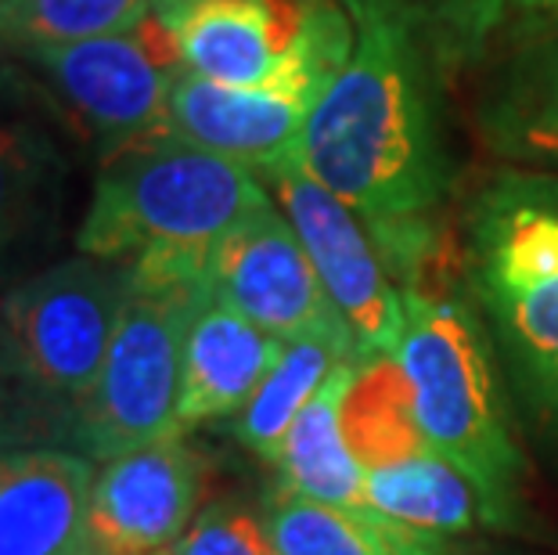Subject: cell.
I'll list each match as a JSON object with an SVG mask.
<instances>
[{"instance_id": "1", "label": "cell", "mask_w": 558, "mask_h": 555, "mask_svg": "<svg viewBox=\"0 0 558 555\" xmlns=\"http://www.w3.org/2000/svg\"><path fill=\"white\" fill-rule=\"evenodd\" d=\"M353 47L317 98L300 167L364 220L397 286L422 281L454 192L444 55L414 0H339Z\"/></svg>"}, {"instance_id": "2", "label": "cell", "mask_w": 558, "mask_h": 555, "mask_svg": "<svg viewBox=\"0 0 558 555\" xmlns=\"http://www.w3.org/2000/svg\"><path fill=\"white\" fill-rule=\"evenodd\" d=\"M267 203V184L242 162L156 130L101 159L76 253L206 270L209 253Z\"/></svg>"}, {"instance_id": "3", "label": "cell", "mask_w": 558, "mask_h": 555, "mask_svg": "<svg viewBox=\"0 0 558 555\" xmlns=\"http://www.w3.org/2000/svg\"><path fill=\"white\" fill-rule=\"evenodd\" d=\"M403 333L393 350L414 415L439 455L461 469L483 502V523L512 527L522 512V458L497 389L490 336L454 292L403 286Z\"/></svg>"}, {"instance_id": "4", "label": "cell", "mask_w": 558, "mask_h": 555, "mask_svg": "<svg viewBox=\"0 0 558 555\" xmlns=\"http://www.w3.org/2000/svg\"><path fill=\"white\" fill-rule=\"evenodd\" d=\"M461 260L522 394L558 422V173H494L465 209Z\"/></svg>"}, {"instance_id": "5", "label": "cell", "mask_w": 558, "mask_h": 555, "mask_svg": "<svg viewBox=\"0 0 558 555\" xmlns=\"http://www.w3.org/2000/svg\"><path fill=\"white\" fill-rule=\"evenodd\" d=\"M126 267V300L109 358L87 405L76 411L83 455L98 466L166 436H184L177 422L184 342L198 303L209 292L202 267L156 260Z\"/></svg>"}, {"instance_id": "6", "label": "cell", "mask_w": 558, "mask_h": 555, "mask_svg": "<svg viewBox=\"0 0 558 555\" xmlns=\"http://www.w3.org/2000/svg\"><path fill=\"white\" fill-rule=\"evenodd\" d=\"M353 47V22L339 0H317L289 62L256 87H223L181 73L162 130L242 162L256 177L300 162V137L317 98Z\"/></svg>"}, {"instance_id": "7", "label": "cell", "mask_w": 558, "mask_h": 555, "mask_svg": "<svg viewBox=\"0 0 558 555\" xmlns=\"http://www.w3.org/2000/svg\"><path fill=\"white\" fill-rule=\"evenodd\" d=\"M126 281V264L76 253L0 292L22 372L40 394L76 411L87 405L109 358Z\"/></svg>"}, {"instance_id": "8", "label": "cell", "mask_w": 558, "mask_h": 555, "mask_svg": "<svg viewBox=\"0 0 558 555\" xmlns=\"http://www.w3.org/2000/svg\"><path fill=\"white\" fill-rule=\"evenodd\" d=\"M22 58H29L44 76L54 105L80 134L98 145L101 159L162 130L173 80L184 73L170 33L156 15L134 29L40 47Z\"/></svg>"}, {"instance_id": "9", "label": "cell", "mask_w": 558, "mask_h": 555, "mask_svg": "<svg viewBox=\"0 0 558 555\" xmlns=\"http://www.w3.org/2000/svg\"><path fill=\"white\" fill-rule=\"evenodd\" d=\"M259 181L300 234L328 300L353 333L357 361L393 353L403 333V292L364 220L300 162L270 170Z\"/></svg>"}, {"instance_id": "10", "label": "cell", "mask_w": 558, "mask_h": 555, "mask_svg": "<svg viewBox=\"0 0 558 555\" xmlns=\"http://www.w3.org/2000/svg\"><path fill=\"white\" fill-rule=\"evenodd\" d=\"M209 292L281 342L328 339L357 358L353 333L328 300L300 234L270 198L248 214L206 264Z\"/></svg>"}, {"instance_id": "11", "label": "cell", "mask_w": 558, "mask_h": 555, "mask_svg": "<svg viewBox=\"0 0 558 555\" xmlns=\"http://www.w3.org/2000/svg\"><path fill=\"white\" fill-rule=\"evenodd\" d=\"M202 458L184 436L101 462L90 494L94 555H173L202 502Z\"/></svg>"}, {"instance_id": "12", "label": "cell", "mask_w": 558, "mask_h": 555, "mask_svg": "<svg viewBox=\"0 0 558 555\" xmlns=\"http://www.w3.org/2000/svg\"><path fill=\"white\" fill-rule=\"evenodd\" d=\"M317 0H156L184 73L223 87H256L289 62Z\"/></svg>"}, {"instance_id": "13", "label": "cell", "mask_w": 558, "mask_h": 555, "mask_svg": "<svg viewBox=\"0 0 558 555\" xmlns=\"http://www.w3.org/2000/svg\"><path fill=\"white\" fill-rule=\"evenodd\" d=\"M94 472L65 447L0 451V555H94Z\"/></svg>"}, {"instance_id": "14", "label": "cell", "mask_w": 558, "mask_h": 555, "mask_svg": "<svg viewBox=\"0 0 558 555\" xmlns=\"http://www.w3.org/2000/svg\"><path fill=\"white\" fill-rule=\"evenodd\" d=\"M15 69H0V278L51 231L65 159Z\"/></svg>"}, {"instance_id": "15", "label": "cell", "mask_w": 558, "mask_h": 555, "mask_svg": "<svg viewBox=\"0 0 558 555\" xmlns=\"http://www.w3.org/2000/svg\"><path fill=\"white\" fill-rule=\"evenodd\" d=\"M284 342L248 322L234 306L206 292L198 303L184 342V375L177 422L187 436L206 422L242 415L256 397L270 369L278 364Z\"/></svg>"}, {"instance_id": "16", "label": "cell", "mask_w": 558, "mask_h": 555, "mask_svg": "<svg viewBox=\"0 0 558 555\" xmlns=\"http://www.w3.org/2000/svg\"><path fill=\"white\" fill-rule=\"evenodd\" d=\"M483 145L522 170L558 173V37L497 58L476 105Z\"/></svg>"}, {"instance_id": "17", "label": "cell", "mask_w": 558, "mask_h": 555, "mask_svg": "<svg viewBox=\"0 0 558 555\" xmlns=\"http://www.w3.org/2000/svg\"><path fill=\"white\" fill-rule=\"evenodd\" d=\"M264 527L278 555H454L444 534L408 527L375 509H347L275 491L264 502Z\"/></svg>"}, {"instance_id": "18", "label": "cell", "mask_w": 558, "mask_h": 555, "mask_svg": "<svg viewBox=\"0 0 558 555\" xmlns=\"http://www.w3.org/2000/svg\"><path fill=\"white\" fill-rule=\"evenodd\" d=\"M353 372L357 361H342L292 422L275 462L278 491L325 505H347V509H372L364 472L342 436V405H347Z\"/></svg>"}, {"instance_id": "19", "label": "cell", "mask_w": 558, "mask_h": 555, "mask_svg": "<svg viewBox=\"0 0 558 555\" xmlns=\"http://www.w3.org/2000/svg\"><path fill=\"white\" fill-rule=\"evenodd\" d=\"M342 436L361 472L403 462L433 447L418 426L411 386L393 353L357 361L347 405H342Z\"/></svg>"}, {"instance_id": "20", "label": "cell", "mask_w": 558, "mask_h": 555, "mask_svg": "<svg viewBox=\"0 0 558 555\" xmlns=\"http://www.w3.org/2000/svg\"><path fill=\"white\" fill-rule=\"evenodd\" d=\"M364 491L375 512L429 530V534L454 538L483 523V502L476 487L436 447L364 472Z\"/></svg>"}, {"instance_id": "21", "label": "cell", "mask_w": 558, "mask_h": 555, "mask_svg": "<svg viewBox=\"0 0 558 555\" xmlns=\"http://www.w3.org/2000/svg\"><path fill=\"white\" fill-rule=\"evenodd\" d=\"M444 62L501 58L558 37V0H414Z\"/></svg>"}, {"instance_id": "22", "label": "cell", "mask_w": 558, "mask_h": 555, "mask_svg": "<svg viewBox=\"0 0 558 555\" xmlns=\"http://www.w3.org/2000/svg\"><path fill=\"white\" fill-rule=\"evenodd\" d=\"M342 361H357V358L350 350H342L339 342L328 339L284 342L278 364L270 369L264 386L256 389V397L242 408L239 422H234V433H239L242 447H248L253 455L275 466L292 422L300 419V411L311 405L314 394L325 386V379Z\"/></svg>"}, {"instance_id": "23", "label": "cell", "mask_w": 558, "mask_h": 555, "mask_svg": "<svg viewBox=\"0 0 558 555\" xmlns=\"http://www.w3.org/2000/svg\"><path fill=\"white\" fill-rule=\"evenodd\" d=\"M156 0H4L0 40L8 51H40L141 26Z\"/></svg>"}, {"instance_id": "24", "label": "cell", "mask_w": 558, "mask_h": 555, "mask_svg": "<svg viewBox=\"0 0 558 555\" xmlns=\"http://www.w3.org/2000/svg\"><path fill=\"white\" fill-rule=\"evenodd\" d=\"M173 555H278V548L267 534L264 516L234 502H217L195 516Z\"/></svg>"}, {"instance_id": "25", "label": "cell", "mask_w": 558, "mask_h": 555, "mask_svg": "<svg viewBox=\"0 0 558 555\" xmlns=\"http://www.w3.org/2000/svg\"><path fill=\"white\" fill-rule=\"evenodd\" d=\"M19 386H33V383L26 379V372H22V361H19L15 342H11L8 322H4V303H0V436H4V441L11 436L4 408H11Z\"/></svg>"}, {"instance_id": "26", "label": "cell", "mask_w": 558, "mask_h": 555, "mask_svg": "<svg viewBox=\"0 0 558 555\" xmlns=\"http://www.w3.org/2000/svg\"><path fill=\"white\" fill-rule=\"evenodd\" d=\"M4 55H8V44H4V40H0V58H4Z\"/></svg>"}, {"instance_id": "27", "label": "cell", "mask_w": 558, "mask_h": 555, "mask_svg": "<svg viewBox=\"0 0 558 555\" xmlns=\"http://www.w3.org/2000/svg\"><path fill=\"white\" fill-rule=\"evenodd\" d=\"M0 451H8V441H4V436H0Z\"/></svg>"}, {"instance_id": "28", "label": "cell", "mask_w": 558, "mask_h": 555, "mask_svg": "<svg viewBox=\"0 0 558 555\" xmlns=\"http://www.w3.org/2000/svg\"><path fill=\"white\" fill-rule=\"evenodd\" d=\"M0 4H4V0H0Z\"/></svg>"}]
</instances>
